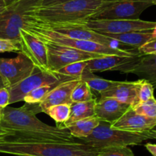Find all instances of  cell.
Segmentation results:
<instances>
[{"mask_svg":"<svg viewBox=\"0 0 156 156\" xmlns=\"http://www.w3.org/2000/svg\"><path fill=\"white\" fill-rule=\"evenodd\" d=\"M42 112L39 104L25 103L21 108H2L0 126L13 132L12 140L76 142L68 129H62L43 123L36 114Z\"/></svg>","mask_w":156,"mask_h":156,"instance_id":"obj_1","label":"cell"},{"mask_svg":"<svg viewBox=\"0 0 156 156\" xmlns=\"http://www.w3.org/2000/svg\"><path fill=\"white\" fill-rule=\"evenodd\" d=\"M100 149L82 141L0 140V153L16 156H98Z\"/></svg>","mask_w":156,"mask_h":156,"instance_id":"obj_2","label":"cell"},{"mask_svg":"<svg viewBox=\"0 0 156 156\" xmlns=\"http://www.w3.org/2000/svg\"><path fill=\"white\" fill-rule=\"evenodd\" d=\"M117 0H70L59 4L37 6L27 17L44 22H79L91 18Z\"/></svg>","mask_w":156,"mask_h":156,"instance_id":"obj_3","label":"cell"},{"mask_svg":"<svg viewBox=\"0 0 156 156\" xmlns=\"http://www.w3.org/2000/svg\"><path fill=\"white\" fill-rule=\"evenodd\" d=\"M23 28L42 41L67 46L88 53H98L101 55H117V56H132L140 53L137 49L124 50V49L110 47L94 41L68 37L41 27L29 18H26Z\"/></svg>","mask_w":156,"mask_h":156,"instance_id":"obj_4","label":"cell"},{"mask_svg":"<svg viewBox=\"0 0 156 156\" xmlns=\"http://www.w3.org/2000/svg\"><path fill=\"white\" fill-rule=\"evenodd\" d=\"M148 140H156V131L150 129L135 132L113 129L111 123L101 120L88 136L79 140L96 149H101L111 146H136Z\"/></svg>","mask_w":156,"mask_h":156,"instance_id":"obj_5","label":"cell"},{"mask_svg":"<svg viewBox=\"0 0 156 156\" xmlns=\"http://www.w3.org/2000/svg\"><path fill=\"white\" fill-rule=\"evenodd\" d=\"M42 0H17L8 6L0 15V37L19 41L20 29L27 18V13L39 6Z\"/></svg>","mask_w":156,"mask_h":156,"instance_id":"obj_6","label":"cell"},{"mask_svg":"<svg viewBox=\"0 0 156 156\" xmlns=\"http://www.w3.org/2000/svg\"><path fill=\"white\" fill-rule=\"evenodd\" d=\"M27 18H29V17H27ZM30 18L37 24L44 28L56 32L68 37L94 41V42L110 46V47L120 48L117 45L118 43L117 41L89 28L85 24V21H79V22H44V21H38L31 18Z\"/></svg>","mask_w":156,"mask_h":156,"instance_id":"obj_7","label":"cell"},{"mask_svg":"<svg viewBox=\"0 0 156 156\" xmlns=\"http://www.w3.org/2000/svg\"><path fill=\"white\" fill-rule=\"evenodd\" d=\"M70 79H74L61 76L52 71H41L36 68L28 77L15 85L7 87L10 94L9 105L21 101L27 93L41 85L62 82Z\"/></svg>","mask_w":156,"mask_h":156,"instance_id":"obj_8","label":"cell"},{"mask_svg":"<svg viewBox=\"0 0 156 156\" xmlns=\"http://www.w3.org/2000/svg\"><path fill=\"white\" fill-rule=\"evenodd\" d=\"M155 21H143L140 19H94L89 18L85 21V24L89 28L98 33L123 34L133 31H148L155 27Z\"/></svg>","mask_w":156,"mask_h":156,"instance_id":"obj_9","label":"cell"},{"mask_svg":"<svg viewBox=\"0 0 156 156\" xmlns=\"http://www.w3.org/2000/svg\"><path fill=\"white\" fill-rule=\"evenodd\" d=\"M47 47L49 69L53 72L68 64L78 61L89 60L105 55L88 53L67 46L43 41Z\"/></svg>","mask_w":156,"mask_h":156,"instance_id":"obj_10","label":"cell"},{"mask_svg":"<svg viewBox=\"0 0 156 156\" xmlns=\"http://www.w3.org/2000/svg\"><path fill=\"white\" fill-rule=\"evenodd\" d=\"M152 5H153V0H117L94 15L91 18L110 20L138 19L141 14Z\"/></svg>","mask_w":156,"mask_h":156,"instance_id":"obj_11","label":"cell"},{"mask_svg":"<svg viewBox=\"0 0 156 156\" xmlns=\"http://www.w3.org/2000/svg\"><path fill=\"white\" fill-rule=\"evenodd\" d=\"M35 69L33 62L21 52L12 59L0 58V75L7 82L8 87L28 77Z\"/></svg>","mask_w":156,"mask_h":156,"instance_id":"obj_12","label":"cell"},{"mask_svg":"<svg viewBox=\"0 0 156 156\" xmlns=\"http://www.w3.org/2000/svg\"><path fill=\"white\" fill-rule=\"evenodd\" d=\"M19 34L18 44L20 52L24 53L38 69L50 71L48 66L47 47L44 43L23 27L20 29Z\"/></svg>","mask_w":156,"mask_h":156,"instance_id":"obj_13","label":"cell"},{"mask_svg":"<svg viewBox=\"0 0 156 156\" xmlns=\"http://www.w3.org/2000/svg\"><path fill=\"white\" fill-rule=\"evenodd\" d=\"M119 72L121 73H132L140 79L148 81L156 88V53L142 54L125 66Z\"/></svg>","mask_w":156,"mask_h":156,"instance_id":"obj_14","label":"cell"},{"mask_svg":"<svg viewBox=\"0 0 156 156\" xmlns=\"http://www.w3.org/2000/svg\"><path fill=\"white\" fill-rule=\"evenodd\" d=\"M156 126V118L138 114L131 107L120 119L111 124L113 129L142 132L152 129Z\"/></svg>","mask_w":156,"mask_h":156,"instance_id":"obj_15","label":"cell"},{"mask_svg":"<svg viewBox=\"0 0 156 156\" xmlns=\"http://www.w3.org/2000/svg\"><path fill=\"white\" fill-rule=\"evenodd\" d=\"M129 108H131L129 105L123 103L114 98L101 97L99 100L96 101L94 111L95 115L101 120L112 124L120 119Z\"/></svg>","mask_w":156,"mask_h":156,"instance_id":"obj_16","label":"cell"},{"mask_svg":"<svg viewBox=\"0 0 156 156\" xmlns=\"http://www.w3.org/2000/svg\"><path fill=\"white\" fill-rule=\"evenodd\" d=\"M79 79H70L60 82L55 86L44 100L39 103V106L42 110V112H45L47 108L62 104L71 105L73 103L71 99V94L76 85L79 83Z\"/></svg>","mask_w":156,"mask_h":156,"instance_id":"obj_17","label":"cell"},{"mask_svg":"<svg viewBox=\"0 0 156 156\" xmlns=\"http://www.w3.org/2000/svg\"><path fill=\"white\" fill-rule=\"evenodd\" d=\"M140 53L132 56L105 55L88 60L86 68L91 73L105 71H120L126 64L132 62Z\"/></svg>","mask_w":156,"mask_h":156,"instance_id":"obj_18","label":"cell"},{"mask_svg":"<svg viewBox=\"0 0 156 156\" xmlns=\"http://www.w3.org/2000/svg\"><path fill=\"white\" fill-rule=\"evenodd\" d=\"M140 79L134 82H120L117 85L101 94V97L114 98L134 108L139 104L138 90Z\"/></svg>","mask_w":156,"mask_h":156,"instance_id":"obj_19","label":"cell"},{"mask_svg":"<svg viewBox=\"0 0 156 156\" xmlns=\"http://www.w3.org/2000/svg\"><path fill=\"white\" fill-rule=\"evenodd\" d=\"M108 37L117 41L128 47L139 50L143 44L152 39V30L148 31H133L123 34H106L100 33Z\"/></svg>","mask_w":156,"mask_h":156,"instance_id":"obj_20","label":"cell"},{"mask_svg":"<svg viewBox=\"0 0 156 156\" xmlns=\"http://www.w3.org/2000/svg\"><path fill=\"white\" fill-rule=\"evenodd\" d=\"M97 98H94L89 101L73 102L70 105V114L68 120L63 123L56 125L58 128L62 129H66V126L74 122L82 120L84 118L92 117L95 115L94 106H95Z\"/></svg>","mask_w":156,"mask_h":156,"instance_id":"obj_21","label":"cell"},{"mask_svg":"<svg viewBox=\"0 0 156 156\" xmlns=\"http://www.w3.org/2000/svg\"><path fill=\"white\" fill-rule=\"evenodd\" d=\"M101 120L94 115L84 118L68 125L66 129H68L72 136L79 140L88 136L99 124Z\"/></svg>","mask_w":156,"mask_h":156,"instance_id":"obj_22","label":"cell"},{"mask_svg":"<svg viewBox=\"0 0 156 156\" xmlns=\"http://www.w3.org/2000/svg\"><path fill=\"white\" fill-rule=\"evenodd\" d=\"M81 79L85 81L91 90L97 91L100 94L105 91H109L120 82L117 81L107 80V79L94 76V73L90 72L87 68H85L82 73Z\"/></svg>","mask_w":156,"mask_h":156,"instance_id":"obj_23","label":"cell"},{"mask_svg":"<svg viewBox=\"0 0 156 156\" xmlns=\"http://www.w3.org/2000/svg\"><path fill=\"white\" fill-rule=\"evenodd\" d=\"M88 60L78 61V62H73L68 64L59 69L53 71L56 74L59 75L61 76L70 78V79H81L82 73L86 68L88 65Z\"/></svg>","mask_w":156,"mask_h":156,"instance_id":"obj_24","label":"cell"},{"mask_svg":"<svg viewBox=\"0 0 156 156\" xmlns=\"http://www.w3.org/2000/svg\"><path fill=\"white\" fill-rule=\"evenodd\" d=\"M65 82V81H64ZM60 82L53 84H49V85H44L35 89L32 90L30 92L27 93L24 96L23 101L27 104H39L44 99L47 94L54 88L55 86L59 84Z\"/></svg>","mask_w":156,"mask_h":156,"instance_id":"obj_25","label":"cell"},{"mask_svg":"<svg viewBox=\"0 0 156 156\" xmlns=\"http://www.w3.org/2000/svg\"><path fill=\"white\" fill-rule=\"evenodd\" d=\"M70 105L68 104L54 105L47 108L45 114L50 116L53 120H55L56 125H59L66 121L69 117Z\"/></svg>","mask_w":156,"mask_h":156,"instance_id":"obj_26","label":"cell"},{"mask_svg":"<svg viewBox=\"0 0 156 156\" xmlns=\"http://www.w3.org/2000/svg\"><path fill=\"white\" fill-rule=\"evenodd\" d=\"M95 98L91 92V89L85 81L80 79L79 83L76 85L71 94L73 102L89 101Z\"/></svg>","mask_w":156,"mask_h":156,"instance_id":"obj_27","label":"cell"},{"mask_svg":"<svg viewBox=\"0 0 156 156\" xmlns=\"http://www.w3.org/2000/svg\"><path fill=\"white\" fill-rule=\"evenodd\" d=\"M133 108L138 114L156 118V99L155 98L149 99L147 101L139 103Z\"/></svg>","mask_w":156,"mask_h":156,"instance_id":"obj_28","label":"cell"},{"mask_svg":"<svg viewBox=\"0 0 156 156\" xmlns=\"http://www.w3.org/2000/svg\"><path fill=\"white\" fill-rule=\"evenodd\" d=\"M98 156H134L128 146H111L100 149Z\"/></svg>","mask_w":156,"mask_h":156,"instance_id":"obj_29","label":"cell"},{"mask_svg":"<svg viewBox=\"0 0 156 156\" xmlns=\"http://www.w3.org/2000/svg\"><path fill=\"white\" fill-rule=\"evenodd\" d=\"M154 90L152 84L144 79H140V86L138 90L139 103L147 101L149 99L154 98Z\"/></svg>","mask_w":156,"mask_h":156,"instance_id":"obj_30","label":"cell"},{"mask_svg":"<svg viewBox=\"0 0 156 156\" xmlns=\"http://www.w3.org/2000/svg\"><path fill=\"white\" fill-rule=\"evenodd\" d=\"M5 52H20V46L18 41L0 37V53Z\"/></svg>","mask_w":156,"mask_h":156,"instance_id":"obj_31","label":"cell"},{"mask_svg":"<svg viewBox=\"0 0 156 156\" xmlns=\"http://www.w3.org/2000/svg\"><path fill=\"white\" fill-rule=\"evenodd\" d=\"M139 51L142 54H153L156 53V38L151 39L139 48Z\"/></svg>","mask_w":156,"mask_h":156,"instance_id":"obj_32","label":"cell"},{"mask_svg":"<svg viewBox=\"0 0 156 156\" xmlns=\"http://www.w3.org/2000/svg\"><path fill=\"white\" fill-rule=\"evenodd\" d=\"M9 98L10 94L7 87L0 88V108H5L9 105Z\"/></svg>","mask_w":156,"mask_h":156,"instance_id":"obj_33","label":"cell"},{"mask_svg":"<svg viewBox=\"0 0 156 156\" xmlns=\"http://www.w3.org/2000/svg\"><path fill=\"white\" fill-rule=\"evenodd\" d=\"M68 1H70V0H42V2H41V5L39 6L51 5L59 4V3H62Z\"/></svg>","mask_w":156,"mask_h":156,"instance_id":"obj_34","label":"cell"},{"mask_svg":"<svg viewBox=\"0 0 156 156\" xmlns=\"http://www.w3.org/2000/svg\"><path fill=\"white\" fill-rule=\"evenodd\" d=\"M13 135V132H12L9 129H7L5 128H3L2 126H0V140H2V139L6 138V137L12 136Z\"/></svg>","mask_w":156,"mask_h":156,"instance_id":"obj_35","label":"cell"},{"mask_svg":"<svg viewBox=\"0 0 156 156\" xmlns=\"http://www.w3.org/2000/svg\"><path fill=\"white\" fill-rule=\"evenodd\" d=\"M145 147H146V149L152 154V156H156V144L146 143V144L145 145Z\"/></svg>","mask_w":156,"mask_h":156,"instance_id":"obj_36","label":"cell"},{"mask_svg":"<svg viewBox=\"0 0 156 156\" xmlns=\"http://www.w3.org/2000/svg\"><path fill=\"white\" fill-rule=\"evenodd\" d=\"M8 5L5 0H0V15L7 9Z\"/></svg>","mask_w":156,"mask_h":156,"instance_id":"obj_37","label":"cell"},{"mask_svg":"<svg viewBox=\"0 0 156 156\" xmlns=\"http://www.w3.org/2000/svg\"><path fill=\"white\" fill-rule=\"evenodd\" d=\"M8 87V84L7 82H5L4 79L2 78V76L0 75V88H6Z\"/></svg>","mask_w":156,"mask_h":156,"instance_id":"obj_38","label":"cell"},{"mask_svg":"<svg viewBox=\"0 0 156 156\" xmlns=\"http://www.w3.org/2000/svg\"><path fill=\"white\" fill-rule=\"evenodd\" d=\"M154 38H156V24L153 30H152V39H154Z\"/></svg>","mask_w":156,"mask_h":156,"instance_id":"obj_39","label":"cell"},{"mask_svg":"<svg viewBox=\"0 0 156 156\" xmlns=\"http://www.w3.org/2000/svg\"><path fill=\"white\" fill-rule=\"evenodd\" d=\"M5 2H6V4H7V5L9 6V5H11V4H12V3H13L14 2L17 1V0H5Z\"/></svg>","mask_w":156,"mask_h":156,"instance_id":"obj_40","label":"cell"},{"mask_svg":"<svg viewBox=\"0 0 156 156\" xmlns=\"http://www.w3.org/2000/svg\"><path fill=\"white\" fill-rule=\"evenodd\" d=\"M2 108H0V123H1L2 117Z\"/></svg>","mask_w":156,"mask_h":156,"instance_id":"obj_41","label":"cell"},{"mask_svg":"<svg viewBox=\"0 0 156 156\" xmlns=\"http://www.w3.org/2000/svg\"><path fill=\"white\" fill-rule=\"evenodd\" d=\"M153 5H156V0H153Z\"/></svg>","mask_w":156,"mask_h":156,"instance_id":"obj_42","label":"cell"},{"mask_svg":"<svg viewBox=\"0 0 156 156\" xmlns=\"http://www.w3.org/2000/svg\"><path fill=\"white\" fill-rule=\"evenodd\" d=\"M153 129V130H155V131H156V126H155V127H154L153 128V129Z\"/></svg>","mask_w":156,"mask_h":156,"instance_id":"obj_43","label":"cell"}]
</instances>
